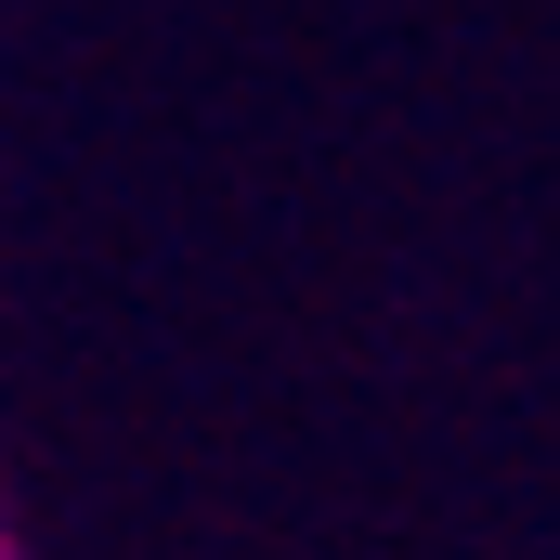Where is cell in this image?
<instances>
[{"label":"cell","instance_id":"obj_1","mask_svg":"<svg viewBox=\"0 0 560 560\" xmlns=\"http://www.w3.org/2000/svg\"><path fill=\"white\" fill-rule=\"evenodd\" d=\"M0 560H26V548H13V535H0Z\"/></svg>","mask_w":560,"mask_h":560}]
</instances>
